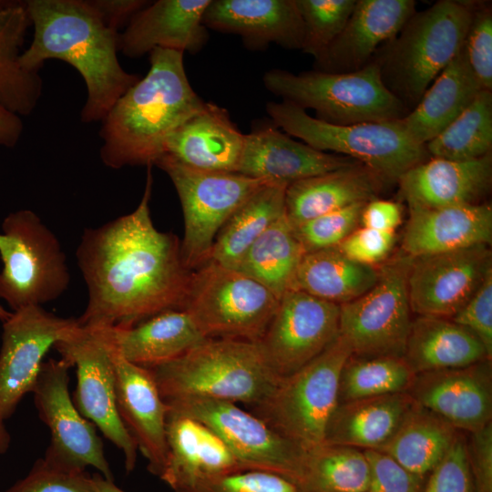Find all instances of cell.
<instances>
[{"instance_id":"cell-25","label":"cell","mask_w":492,"mask_h":492,"mask_svg":"<svg viewBox=\"0 0 492 492\" xmlns=\"http://www.w3.org/2000/svg\"><path fill=\"white\" fill-rule=\"evenodd\" d=\"M356 162L359 161L296 141L276 126H259L245 134L238 173L288 185Z\"/></svg>"},{"instance_id":"cell-49","label":"cell","mask_w":492,"mask_h":492,"mask_svg":"<svg viewBox=\"0 0 492 492\" xmlns=\"http://www.w3.org/2000/svg\"><path fill=\"white\" fill-rule=\"evenodd\" d=\"M451 320L473 333L492 358V270Z\"/></svg>"},{"instance_id":"cell-32","label":"cell","mask_w":492,"mask_h":492,"mask_svg":"<svg viewBox=\"0 0 492 492\" xmlns=\"http://www.w3.org/2000/svg\"><path fill=\"white\" fill-rule=\"evenodd\" d=\"M414 405L407 392L338 403L326 426L324 444L379 450Z\"/></svg>"},{"instance_id":"cell-31","label":"cell","mask_w":492,"mask_h":492,"mask_svg":"<svg viewBox=\"0 0 492 492\" xmlns=\"http://www.w3.org/2000/svg\"><path fill=\"white\" fill-rule=\"evenodd\" d=\"M481 90L461 47L399 123L414 142L425 146L451 124Z\"/></svg>"},{"instance_id":"cell-12","label":"cell","mask_w":492,"mask_h":492,"mask_svg":"<svg viewBox=\"0 0 492 492\" xmlns=\"http://www.w3.org/2000/svg\"><path fill=\"white\" fill-rule=\"evenodd\" d=\"M412 260L402 253L388 261L368 292L340 305L339 336L353 356H404L413 321L407 292Z\"/></svg>"},{"instance_id":"cell-54","label":"cell","mask_w":492,"mask_h":492,"mask_svg":"<svg viewBox=\"0 0 492 492\" xmlns=\"http://www.w3.org/2000/svg\"><path fill=\"white\" fill-rule=\"evenodd\" d=\"M22 132L23 123L20 117L0 106V146L15 147Z\"/></svg>"},{"instance_id":"cell-8","label":"cell","mask_w":492,"mask_h":492,"mask_svg":"<svg viewBox=\"0 0 492 492\" xmlns=\"http://www.w3.org/2000/svg\"><path fill=\"white\" fill-rule=\"evenodd\" d=\"M352 355L338 336L321 354L278 380L251 413L304 451L324 444L329 419L338 404L342 369Z\"/></svg>"},{"instance_id":"cell-17","label":"cell","mask_w":492,"mask_h":492,"mask_svg":"<svg viewBox=\"0 0 492 492\" xmlns=\"http://www.w3.org/2000/svg\"><path fill=\"white\" fill-rule=\"evenodd\" d=\"M78 326L77 318L60 317L35 305L12 312L3 323L0 422L11 417L22 398L32 393L50 348Z\"/></svg>"},{"instance_id":"cell-27","label":"cell","mask_w":492,"mask_h":492,"mask_svg":"<svg viewBox=\"0 0 492 492\" xmlns=\"http://www.w3.org/2000/svg\"><path fill=\"white\" fill-rule=\"evenodd\" d=\"M491 241L492 208L488 203L409 207L402 250L403 253L417 258L490 245Z\"/></svg>"},{"instance_id":"cell-5","label":"cell","mask_w":492,"mask_h":492,"mask_svg":"<svg viewBox=\"0 0 492 492\" xmlns=\"http://www.w3.org/2000/svg\"><path fill=\"white\" fill-rule=\"evenodd\" d=\"M475 3L441 0L415 12L375 60L384 84L408 110L462 47Z\"/></svg>"},{"instance_id":"cell-11","label":"cell","mask_w":492,"mask_h":492,"mask_svg":"<svg viewBox=\"0 0 492 492\" xmlns=\"http://www.w3.org/2000/svg\"><path fill=\"white\" fill-rule=\"evenodd\" d=\"M155 165L168 174L181 204L184 237L180 253L190 271L210 260L216 236L232 213L259 189L272 182L238 172L191 168L166 154Z\"/></svg>"},{"instance_id":"cell-24","label":"cell","mask_w":492,"mask_h":492,"mask_svg":"<svg viewBox=\"0 0 492 492\" xmlns=\"http://www.w3.org/2000/svg\"><path fill=\"white\" fill-rule=\"evenodd\" d=\"M408 207L442 208L481 204L492 184V154L466 161L429 158L397 181Z\"/></svg>"},{"instance_id":"cell-55","label":"cell","mask_w":492,"mask_h":492,"mask_svg":"<svg viewBox=\"0 0 492 492\" xmlns=\"http://www.w3.org/2000/svg\"><path fill=\"white\" fill-rule=\"evenodd\" d=\"M93 479L97 492H126L119 488L114 481L105 479L101 475H93Z\"/></svg>"},{"instance_id":"cell-6","label":"cell","mask_w":492,"mask_h":492,"mask_svg":"<svg viewBox=\"0 0 492 492\" xmlns=\"http://www.w3.org/2000/svg\"><path fill=\"white\" fill-rule=\"evenodd\" d=\"M262 81L282 101L313 109L317 119L332 124L394 121L409 112L384 84L375 61L351 73L311 70L294 74L274 68L264 74Z\"/></svg>"},{"instance_id":"cell-1","label":"cell","mask_w":492,"mask_h":492,"mask_svg":"<svg viewBox=\"0 0 492 492\" xmlns=\"http://www.w3.org/2000/svg\"><path fill=\"white\" fill-rule=\"evenodd\" d=\"M151 167L132 212L81 236L76 258L88 294L77 318L82 326L128 328L184 306L191 271L182 261L179 239L152 221Z\"/></svg>"},{"instance_id":"cell-23","label":"cell","mask_w":492,"mask_h":492,"mask_svg":"<svg viewBox=\"0 0 492 492\" xmlns=\"http://www.w3.org/2000/svg\"><path fill=\"white\" fill-rule=\"evenodd\" d=\"M202 22L207 29L239 36L252 50L271 44L302 49L303 25L295 0H210Z\"/></svg>"},{"instance_id":"cell-57","label":"cell","mask_w":492,"mask_h":492,"mask_svg":"<svg viewBox=\"0 0 492 492\" xmlns=\"http://www.w3.org/2000/svg\"><path fill=\"white\" fill-rule=\"evenodd\" d=\"M12 315V312H8L0 305V321L4 323Z\"/></svg>"},{"instance_id":"cell-7","label":"cell","mask_w":492,"mask_h":492,"mask_svg":"<svg viewBox=\"0 0 492 492\" xmlns=\"http://www.w3.org/2000/svg\"><path fill=\"white\" fill-rule=\"evenodd\" d=\"M266 112L277 128L323 151L354 159L386 184L430 157L425 145L414 142L398 120L337 125L317 119L286 101H271Z\"/></svg>"},{"instance_id":"cell-22","label":"cell","mask_w":492,"mask_h":492,"mask_svg":"<svg viewBox=\"0 0 492 492\" xmlns=\"http://www.w3.org/2000/svg\"><path fill=\"white\" fill-rule=\"evenodd\" d=\"M210 3V0L149 2L118 33V50L132 58L155 48L200 52L209 39L202 18Z\"/></svg>"},{"instance_id":"cell-43","label":"cell","mask_w":492,"mask_h":492,"mask_svg":"<svg viewBox=\"0 0 492 492\" xmlns=\"http://www.w3.org/2000/svg\"><path fill=\"white\" fill-rule=\"evenodd\" d=\"M365 203H356L293 228L305 252L338 246L357 229Z\"/></svg>"},{"instance_id":"cell-38","label":"cell","mask_w":492,"mask_h":492,"mask_svg":"<svg viewBox=\"0 0 492 492\" xmlns=\"http://www.w3.org/2000/svg\"><path fill=\"white\" fill-rule=\"evenodd\" d=\"M305 251L283 214L250 247L235 270L251 277L279 300L293 289Z\"/></svg>"},{"instance_id":"cell-40","label":"cell","mask_w":492,"mask_h":492,"mask_svg":"<svg viewBox=\"0 0 492 492\" xmlns=\"http://www.w3.org/2000/svg\"><path fill=\"white\" fill-rule=\"evenodd\" d=\"M431 158L473 160L492 151V91L481 90L439 135L425 144Z\"/></svg>"},{"instance_id":"cell-10","label":"cell","mask_w":492,"mask_h":492,"mask_svg":"<svg viewBox=\"0 0 492 492\" xmlns=\"http://www.w3.org/2000/svg\"><path fill=\"white\" fill-rule=\"evenodd\" d=\"M279 301L251 277L209 260L191 271L182 310L206 338L258 342Z\"/></svg>"},{"instance_id":"cell-3","label":"cell","mask_w":492,"mask_h":492,"mask_svg":"<svg viewBox=\"0 0 492 492\" xmlns=\"http://www.w3.org/2000/svg\"><path fill=\"white\" fill-rule=\"evenodd\" d=\"M183 54L155 48L146 76L129 87L103 118L100 158L105 166H153L169 136L206 105L192 88Z\"/></svg>"},{"instance_id":"cell-2","label":"cell","mask_w":492,"mask_h":492,"mask_svg":"<svg viewBox=\"0 0 492 492\" xmlns=\"http://www.w3.org/2000/svg\"><path fill=\"white\" fill-rule=\"evenodd\" d=\"M25 3L34 35L19 57L21 67L39 72L47 59L71 65L81 75L87 90L81 120L102 121L116 101L140 79L120 66L118 32L105 24L89 0Z\"/></svg>"},{"instance_id":"cell-41","label":"cell","mask_w":492,"mask_h":492,"mask_svg":"<svg viewBox=\"0 0 492 492\" xmlns=\"http://www.w3.org/2000/svg\"><path fill=\"white\" fill-rule=\"evenodd\" d=\"M415 375L404 356L351 355L340 374L338 403L406 392Z\"/></svg>"},{"instance_id":"cell-30","label":"cell","mask_w":492,"mask_h":492,"mask_svg":"<svg viewBox=\"0 0 492 492\" xmlns=\"http://www.w3.org/2000/svg\"><path fill=\"white\" fill-rule=\"evenodd\" d=\"M105 328L112 348L145 368L172 361L207 339L184 310L163 312L128 328Z\"/></svg>"},{"instance_id":"cell-50","label":"cell","mask_w":492,"mask_h":492,"mask_svg":"<svg viewBox=\"0 0 492 492\" xmlns=\"http://www.w3.org/2000/svg\"><path fill=\"white\" fill-rule=\"evenodd\" d=\"M395 242V232L361 227L355 229L336 247L350 260L374 266L388 256Z\"/></svg>"},{"instance_id":"cell-44","label":"cell","mask_w":492,"mask_h":492,"mask_svg":"<svg viewBox=\"0 0 492 492\" xmlns=\"http://www.w3.org/2000/svg\"><path fill=\"white\" fill-rule=\"evenodd\" d=\"M466 61L483 90L492 91V9L475 3L472 19L463 44Z\"/></svg>"},{"instance_id":"cell-46","label":"cell","mask_w":492,"mask_h":492,"mask_svg":"<svg viewBox=\"0 0 492 492\" xmlns=\"http://www.w3.org/2000/svg\"><path fill=\"white\" fill-rule=\"evenodd\" d=\"M5 492H97L87 471L69 472L37 459L28 474Z\"/></svg>"},{"instance_id":"cell-47","label":"cell","mask_w":492,"mask_h":492,"mask_svg":"<svg viewBox=\"0 0 492 492\" xmlns=\"http://www.w3.org/2000/svg\"><path fill=\"white\" fill-rule=\"evenodd\" d=\"M422 492H474L466 441L462 436L429 473Z\"/></svg>"},{"instance_id":"cell-28","label":"cell","mask_w":492,"mask_h":492,"mask_svg":"<svg viewBox=\"0 0 492 492\" xmlns=\"http://www.w3.org/2000/svg\"><path fill=\"white\" fill-rule=\"evenodd\" d=\"M244 140L227 109L207 102L169 136L163 154L199 169L238 172Z\"/></svg>"},{"instance_id":"cell-29","label":"cell","mask_w":492,"mask_h":492,"mask_svg":"<svg viewBox=\"0 0 492 492\" xmlns=\"http://www.w3.org/2000/svg\"><path fill=\"white\" fill-rule=\"evenodd\" d=\"M386 183L360 162L287 185L284 214L292 228L323 214L376 199Z\"/></svg>"},{"instance_id":"cell-9","label":"cell","mask_w":492,"mask_h":492,"mask_svg":"<svg viewBox=\"0 0 492 492\" xmlns=\"http://www.w3.org/2000/svg\"><path fill=\"white\" fill-rule=\"evenodd\" d=\"M0 299L12 312L42 306L68 288L70 273L61 244L31 210L8 214L0 232Z\"/></svg>"},{"instance_id":"cell-52","label":"cell","mask_w":492,"mask_h":492,"mask_svg":"<svg viewBox=\"0 0 492 492\" xmlns=\"http://www.w3.org/2000/svg\"><path fill=\"white\" fill-rule=\"evenodd\" d=\"M402 222V210L398 203L384 200H372L363 208L362 227L395 232Z\"/></svg>"},{"instance_id":"cell-4","label":"cell","mask_w":492,"mask_h":492,"mask_svg":"<svg viewBox=\"0 0 492 492\" xmlns=\"http://www.w3.org/2000/svg\"><path fill=\"white\" fill-rule=\"evenodd\" d=\"M148 369L165 402L204 397L251 406L280 379L257 342L233 338H207L181 356Z\"/></svg>"},{"instance_id":"cell-45","label":"cell","mask_w":492,"mask_h":492,"mask_svg":"<svg viewBox=\"0 0 492 492\" xmlns=\"http://www.w3.org/2000/svg\"><path fill=\"white\" fill-rule=\"evenodd\" d=\"M173 492H301L292 481L259 470H240L196 482Z\"/></svg>"},{"instance_id":"cell-53","label":"cell","mask_w":492,"mask_h":492,"mask_svg":"<svg viewBox=\"0 0 492 492\" xmlns=\"http://www.w3.org/2000/svg\"><path fill=\"white\" fill-rule=\"evenodd\" d=\"M105 24L116 32L128 25L131 17L147 5L144 0H89Z\"/></svg>"},{"instance_id":"cell-21","label":"cell","mask_w":492,"mask_h":492,"mask_svg":"<svg viewBox=\"0 0 492 492\" xmlns=\"http://www.w3.org/2000/svg\"><path fill=\"white\" fill-rule=\"evenodd\" d=\"M414 0H356L344 27L316 58L315 70L351 73L372 61L383 43L391 41L415 12Z\"/></svg>"},{"instance_id":"cell-39","label":"cell","mask_w":492,"mask_h":492,"mask_svg":"<svg viewBox=\"0 0 492 492\" xmlns=\"http://www.w3.org/2000/svg\"><path fill=\"white\" fill-rule=\"evenodd\" d=\"M370 466L364 451L323 444L306 452L301 492H367Z\"/></svg>"},{"instance_id":"cell-42","label":"cell","mask_w":492,"mask_h":492,"mask_svg":"<svg viewBox=\"0 0 492 492\" xmlns=\"http://www.w3.org/2000/svg\"><path fill=\"white\" fill-rule=\"evenodd\" d=\"M356 0H295L303 25L302 51L314 60L338 36Z\"/></svg>"},{"instance_id":"cell-13","label":"cell","mask_w":492,"mask_h":492,"mask_svg":"<svg viewBox=\"0 0 492 492\" xmlns=\"http://www.w3.org/2000/svg\"><path fill=\"white\" fill-rule=\"evenodd\" d=\"M166 404L213 430L244 469L273 473L299 487L306 451L251 412L236 403L204 397L181 398Z\"/></svg>"},{"instance_id":"cell-36","label":"cell","mask_w":492,"mask_h":492,"mask_svg":"<svg viewBox=\"0 0 492 492\" xmlns=\"http://www.w3.org/2000/svg\"><path fill=\"white\" fill-rule=\"evenodd\" d=\"M286 187L270 182L248 198L219 231L210 260L236 269L250 247L284 214Z\"/></svg>"},{"instance_id":"cell-20","label":"cell","mask_w":492,"mask_h":492,"mask_svg":"<svg viewBox=\"0 0 492 492\" xmlns=\"http://www.w3.org/2000/svg\"><path fill=\"white\" fill-rule=\"evenodd\" d=\"M110 347L119 416L138 449L146 457L149 471L159 478L168 456L166 419L169 405L150 371L127 361L111 344Z\"/></svg>"},{"instance_id":"cell-19","label":"cell","mask_w":492,"mask_h":492,"mask_svg":"<svg viewBox=\"0 0 492 492\" xmlns=\"http://www.w3.org/2000/svg\"><path fill=\"white\" fill-rule=\"evenodd\" d=\"M415 404L457 430L476 432L492 423V364L416 374L406 391Z\"/></svg>"},{"instance_id":"cell-35","label":"cell","mask_w":492,"mask_h":492,"mask_svg":"<svg viewBox=\"0 0 492 492\" xmlns=\"http://www.w3.org/2000/svg\"><path fill=\"white\" fill-rule=\"evenodd\" d=\"M377 278L378 269L355 262L333 247L305 252L293 289L341 305L364 294Z\"/></svg>"},{"instance_id":"cell-37","label":"cell","mask_w":492,"mask_h":492,"mask_svg":"<svg viewBox=\"0 0 492 492\" xmlns=\"http://www.w3.org/2000/svg\"><path fill=\"white\" fill-rule=\"evenodd\" d=\"M458 436V430L452 425L415 403L395 435L378 451L411 473L425 477Z\"/></svg>"},{"instance_id":"cell-18","label":"cell","mask_w":492,"mask_h":492,"mask_svg":"<svg viewBox=\"0 0 492 492\" xmlns=\"http://www.w3.org/2000/svg\"><path fill=\"white\" fill-rule=\"evenodd\" d=\"M489 245L413 258L407 277L411 312L451 319L492 270Z\"/></svg>"},{"instance_id":"cell-15","label":"cell","mask_w":492,"mask_h":492,"mask_svg":"<svg viewBox=\"0 0 492 492\" xmlns=\"http://www.w3.org/2000/svg\"><path fill=\"white\" fill-rule=\"evenodd\" d=\"M70 368L63 359L44 361L32 391L39 418L51 436L43 459L69 472L92 466L105 479L114 481L97 426L79 413L69 395Z\"/></svg>"},{"instance_id":"cell-16","label":"cell","mask_w":492,"mask_h":492,"mask_svg":"<svg viewBox=\"0 0 492 492\" xmlns=\"http://www.w3.org/2000/svg\"><path fill=\"white\" fill-rule=\"evenodd\" d=\"M340 305L301 290L288 291L257 342L279 377H285L321 354L339 336Z\"/></svg>"},{"instance_id":"cell-26","label":"cell","mask_w":492,"mask_h":492,"mask_svg":"<svg viewBox=\"0 0 492 492\" xmlns=\"http://www.w3.org/2000/svg\"><path fill=\"white\" fill-rule=\"evenodd\" d=\"M166 436L167 462L159 479L173 491L200 480L246 470L213 430L169 406Z\"/></svg>"},{"instance_id":"cell-14","label":"cell","mask_w":492,"mask_h":492,"mask_svg":"<svg viewBox=\"0 0 492 492\" xmlns=\"http://www.w3.org/2000/svg\"><path fill=\"white\" fill-rule=\"evenodd\" d=\"M61 359L77 368L74 404L125 457L127 472L137 463L138 446L118 411L115 366L105 327L79 326L54 347Z\"/></svg>"},{"instance_id":"cell-51","label":"cell","mask_w":492,"mask_h":492,"mask_svg":"<svg viewBox=\"0 0 492 492\" xmlns=\"http://www.w3.org/2000/svg\"><path fill=\"white\" fill-rule=\"evenodd\" d=\"M466 450L474 492H492V423L470 433Z\"/></svg>"},{"instance_id":"cell-33","label":"cell","mask_w":492,"mask_h":492,"mask_svg":"<svg viewBox=\"0 0 492 492\" xmlns=\"http://www.w3.org/2000/svg\"><path fill=\"white\" fill-rule=\"evenodd\" d=\"M404 358L415 374L491 360L482 343L468 329L451 319L429 316L412 321Z\"/></svg>"},{"instance_id":"cell-48","label":"cell","mask_w":492,"mask_h":492,"mask_svg":"<svg viewBox=\"0 0 492 492\" xmlns=\"http://www.w3.org/2000/svg\"><path fill=\"white\" fill-rule=\"evenodd\" d=\"M370 466L367 492H422L425 477L406 470L378 450H364Z\"/></svg>"},{"instance_id":"cell-34","label":"cell","mask_w":492,"mask_h":492,"mask_svg":"<svg viewBox=\"0 0 492 492\" xmlns=\"http://www.w3.org/2000/svg\"><path fill=\"white\" fill-rule=\"evenodd\" d=\"M30 26L25 1L0 0V106L19 117L34 111L43 90L39 72L19 63Z\"/></svg>"},{"instance_id":"cell-56","label":"cell","mask_w":492,"mask_h":492,"mask_svg":"<svg viewBox=\"0 0 492 492\" xmlns=\"http://www.w3.org/2000/svg\"><path fill=\"white\" fill-rule=\"evenodd\" d=\"M11 443V436L4 422H0V454L6 452Z\"/></svg>"}]
</instances>
